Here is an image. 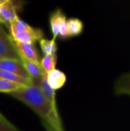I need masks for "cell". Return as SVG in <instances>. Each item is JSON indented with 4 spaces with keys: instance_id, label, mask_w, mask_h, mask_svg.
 Masks as SVG:
<instances>
[{
    "instance_id": "8992f818",
    "label": "cell",
    "mask_w": 130,
    "mask_h": 131,
    "mask_svg": "<svg viewBox=\"0 0 130 131\" xmlns=\"http://www.w3.org/2000/svg\"><path fill=\"white\" fill-rule=\"evenodd\" d=\"M14 43L17 49V51L20 56V58H25L35 64H41L38 53L33 44H27L15 41Z\"/></svg>"
},
{
    "instance_id": "e0dca14e",
    "label": "cell",
    "mask_w": 130,
    "mask_h": 131,
    "mask_svg": "<svg viewBox=\"0 0 130 131\" xmlns=\"http://www.w3.org/2000/svg\"><path fill=\"white\" fill-rule=\"evenodd\" d=\"M0 131H21L0 113Z\"/></svg>"
},
{
    "instance_id": "5bb4252c",
    "label": "cell",
    "mask_w": 130,
    "mask_h": 131,
    "mask_svg": "<svg viewBox=\"0 0 130 131\" xmlns=\"http://www.w3.org/2000/svg\"><path fill=\"white\" fill-rule=\"evenodd\" d=\"M57 54L44 55L41 61V67L44 73L47 74L55 69V65L57 64Z\"/></svg>"
},
{
    "instance_id": "9c48e42d",
    "label": "cell",
    "mask_w": 130,
    "mask_h": 131,
    "mask_svg": "<svg viewBox=\"0 0 130 131\" xmlns=\"http://www.w3.org/2000/svg\"><path fill=\"white\" fill-rule=\"evenodd\" d=\"M47 80L49 86L54 91L61 88L66 82V75L60 70L54 69L47 74Z\"/></svg>"
},
{
    "instance_id": "ac0fdd59",
    "label": "cell",
    "mask_w": 130,
    "mask_h": 131,
    "mask_svg": "<svg viewBox=\"0 0 130 131\" xmlns=\"http://www.w3.org/2000/svg\"><path fill=\"white\" fill-rule=\"evenodd\" d=\"M43 125L44 126V127L46 128V130L48 131H55L54 130H53V128H51L50 126H48V125H47V124H43Z\"/></svg>"
},
{
    "instance_id": "5b68a950",
    "label": "cell",
    "mask_w": 130,
    "mask_h": 131,
    "mask_svg": "<svg viewBox=\"0 0 130 131\" xmlns=\"http://www.w3.org/2000/svg\"><path fill=\"white\" fill-rule=\"evenodd\" d=\"M67 18L61 9H56L50 16V24L53 33V40H55L58 36L61 38H67Z\"/></svg>"
},
{
    "instance_id": "6da1fadb",
    "label": "cell",
    "mask_w": 130,
    "mask_h": 131,
    "mask_svg": "<svg viewBox=\"0 0 130 131\" xmlns=\"http://www.w3.org/2000/svg\"><path fill=\"white\" fill-rule=\"evenodd\" d=\"M33 110L42 120L43 124L55 131H64L57 110H54L43 94L40 86H23L8 94Z\"/></svg>"
},
{
    "instance_id": "4fadbf2b",
    "label": "cell",
    "mask_w": 130,
    "mask_h": 131,
    "mask_svg": "<svg viewBox=\"0 0 130 131\" xmlns=\"http://www.w3.org/2000/svg\"><path fill=\"white\" fill-rule=\"evenodd\" d=\"M0 78L22 84L24 86H30L32 85V81L30 79H27L25 78H22L21 76H18L15 74H13L11 72L0 69Z\"/></svg>"
},
{
    "instance_id": "2e32d148",
    "label": "cell",
    "mask_w": 130,
    "mask_h": 131,
    "mask_svg": "<svg viewBox=\"0 0 130 131\" xmlns=\"http://www.w3.org/2000/svg\"><path fill=\"white\" fill-rule=\"evenodd\" d=\"M24 85L0 78V93L10 94L21 88Z\"/></svg>"
},
{
    "instance_id": "ba28073f",
    "label": "cell",
    "mask_w": 130,
    "mask_h": 131,
    "mask_svg": "<svg viewBox=\"0 0 130 131\" xmlns=\"http://www.w3.org/2000/svg\"><path fill=\"white\" fill-rule=\"evenodd\" d=\"M21 60L28 74L29 75V78L32 81V84L40 86V83L43 75V71L41 64H35L25 58H21Z\"/></svg>"
},
{
    "instance_id": "7c38bea8",
    "label": "cell",
    "mask_w": 130,
    "mask_h": 131,
    "mask_svg": "<svg viewBox=\"0 0 130 131\" xmlns=\"http://www.w3.org/2000/svg\"><path fill=\"white\" fill-rule=\"evenodd\" d=\"M67 35L69 37H76L80 35L84 30L83 21L77 18H70L67 21Z\"/></svg>"
},
{
    "instance_id": "9a60e30c",
    "label": "cell",
    "mask_w": 130,
    "mask_h": 131,
    "mask_svg": "<svg viewBox=\"0 0 130 131\" xmlns=\"http://www.w3.org/2000/svg\"><path fill=\"white\" fill-rule=\"evenodd\" d=\"M39 44L41 51L44 55L54 54L57 53V46L55 42V40H48L42 38L39 41Z\"/></svg>"
},
{
    "instance_id": "8fae6325",
    "label": "cell",
    "mask_w": 130,
    "mask_h": 131,
    "mask_svg": "<svg viewBox=\"0 0 130 131\" xmlns=\"http://www.w3.org/2000/svg\"><path fill=\"white\" fill-rule=\"evenodd\" d=\"M43 71V70H42ZM40 88L41 90L43 93V94L44 95V97H46V99L48 100V101L51 104V107L54 109V110H57V105H56V99H55V91L54 89H52L48 83V80H47V74L44 73L43 71V75H42V78L40 83Z\"/></svg>"
},
{
    "instance_id": "30bf717a",
    "label": "cell",
    "mask_w": 130,
    "mask_h": 131,
    "mask_svg": "<svg viewBox=\"0 0 130 131\" xmlns=\"http://www.w3.org/2000/svg\"><path fill=\"white\" fill-rule=\"evenodd\" d=\"M114 93L116 95L130 96V72L122 74L115 82Z\"/></svg>"
},
{
    "instance_id": "277c9868",
    "label": "cell",
    "mask_w": 130,
    "mask_h": 131,
    "mask_svg": "<svg viewBox=\"0 0 130 131\" xmlns=\"http://www.w3.org/2000/svg\"><path fill=\"white\" fill-rule=\"evenodd\" d=\"M20 59L14 41L0 23V60Z\"/></svg>"
},
{
    "instance_id": "3957f363",
    "label": "cell",
    "mask_w": 130,
    "mask_h": 131,
    "mask_svg": "<svg viewBox=\"0 0 130 131\" xmlns=\"http://www.w3.org/2000/svg\"><path fill=\"white\" fill-rule=\"evenodd\" d=\"M24 2L13 0H0V23L9 25L18 16V12L21 10Z\"/></svg>"
},
{
    "instance_id": "52a82bcc",
    "label": "cell",
    "mask_w": 130,
    "mask_h": 131,
    "mask_svg": "<svg viewBox=\"0 0 130 131\" xmlns=\"http://www.w3.org/2000/svg\"><path fill=\"white\" fill-rule=\"evenodd\" d=\"M0 69L11 72L22 78L30 79L22 61L20 59H4L0 60Z\"/></svg>"
},
{
    "instance_id": "7a4b0ae2",
    "label": "cell",
    "mask_w": 130,
    "mask_h": 131,
    "mask_svg": "<svg viewBox=\"0 0 130 131\" xmlns=\"http://www.w3.org/2000/svg\"><path fill=\"white\" fill-rule=\"evenodd\" d=\"M11 37L13 41L27 44H34L44 38V32L41 28L31 27L18 17L9 25Z\"/></svg>"
}]
</instances>
